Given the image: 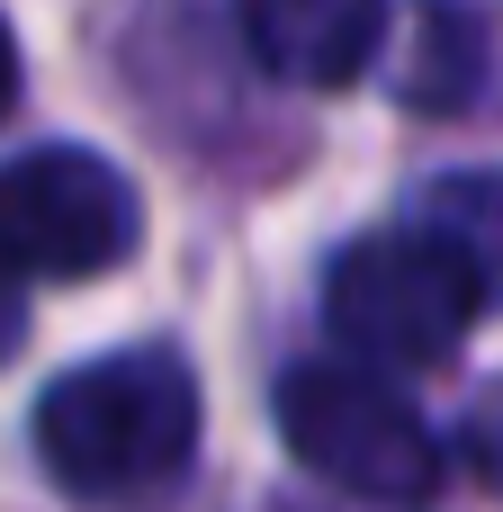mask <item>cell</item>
Segmentation results:
<instances>
[{
	"label": "cell",
	"instance_id": "obj_7",
	"mask_svg": "<svg viewBox=\"0 0 503 512\" xmlns=\"http://www.w3.org/2000/svg\"><path fill=\"white\" fill-rule=\"evenodd\" d=\"M405 225H423L432 243H450V252L477 270V288L503 306V171H441V180L414 198Z\"/></svg>",
	"mask_w": 503,
	"mask_h": 512
},
{
	"label": "cell",
	"instance_id": "obj_10",
	"mask_svg": "<svg viewBox=\"0 0 503 512\" xmlns=\"http://www.w3.org/2000/svg\"><path fill=\"white\" fill-rule=\"evenodd\" d=\"M9 99H18V36H9V18H0V117H9Z\"/></svg>",
	"mask_w": 503,
	"mask_h": 512
},
{
	"label": "cell",
	"instance_id": "obj_5",
	"mask_svg": "<svg viewBox=\"0 0 503 512\" xmlns=\"http://www.w3.org/2000/svg\"><path fill=\"white\" fill-rule=\"evenodd\" d=\"M252 63L288 90H351L387 45V0H234Z\"/></svg>",
	"mask_w": 503,
	"mask_h": 512
},
{
	"label": "cell",
	"instance_id": "obj_4",
	"mask_svg": "<svg viewBox=\"0 0 503 512\" xmlns=\"http://www.w3.org/2000/svg\"><path fill=\"white\" fill-rule=\"evenodd\" d=\"M144 234L126 171L90 144H36L0 162V261L18 279H108Z\"/></svg>",
	"mask_w": 503,
	"mask_h": 512
},
{
	"label": "cell",
	"instance_id": "obj_1",
	"mask_svg": "<svg viewBox=\"0 0 503 512\" xmlns=\"http://www.w3.org/2000/svg\"><path fill=\"white\" fill-rule=\"evenodd\" d=\"M36 459L72 504L144 512L198 468V378L171 342L63 369L36 396Z\"/></svg>",
	"mask_w": 503,
	"mask_h": 512
},
{
	"label": "cell",
	"instance_id": "obj_9",
	"mask_svg": "<svg viewBox=\"0 0 503 512\" xmlns=\"http://www.w3.org/2000/svg\"><path fill=\"white\" fill-rule=\"evenodd\" d=\"M18 342H27V279L0 261V360H9Z\"/></svg>",
	"mask_w": 503,
	"mask_h": 512
},
{
	"label": "cell",
	"instance_id": "obj_6",
	"mask_svg": "<svg viewBox=\"0 0 503 512\" xmlns=\"http://www.w3.org/2000/svg\"><path fill=\"white\" fill-rule=\"evenodd\" d=\"M477 90H486V18L468 0H423L414 27H405L396 99L405 108H432V117H459Z\"/></svg>",
	"mask_w": 503,
	"mask_h": 512
},
{
	"label": "cell",
	"instance_id": "obj_8",
	"mask_svg": "<svg viewBox=\"0 0 503 512\" xmlns=\"http://www.w3.org/2000/svg\"><path fill=\"white\" fill-rule=\"evenodd\" d=\"M459 450H468V468H477V477L503 495V378L477 396V405H468V423H459Z\"/></svg>",
	"mask_w": 503,
	"mask_h": 512
},
{
	"label": "cell",
	"instance_id": "obj_3",
	"mask_svg": "<svg viewBox=\"0 0 503 512\" xmlns=\"http://www.w3.org/2000/svg\"><path fill=\"white\" fill-rule=\"evenodd\" d=\"M288 450L360 495V504H423L441 486V441L432 423L414 414V396L387 378V369H360V360H297L270 396Z\"/></svg>",
	"mask_w": 503,
	"mask_h": 512
},
{
	"label": "cell",
	"instance_id": "obj_2",
	"mask_svg": "<svg viewBox=\"0 0 503 512\" xmlns=\"http://www.w3.org/2000/svg\"><path fill=\"white\" fill-rule=\"evenodd\" d=\"M495 297L477 288V270L432 243L423 225H387L360 234L333 270H324V324L360 369H432L468 342V324Z\"/></svg>",
	"mask_w": 503,
	"mask_h": 512
}]
</instances>
